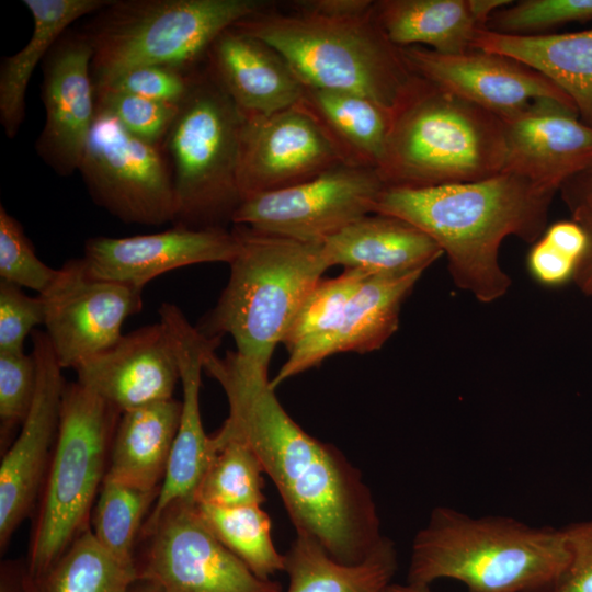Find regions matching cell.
I'll use <instances>...</instances> for the list:
<instances>
[{"label": "cell", "instance_id": "1", "mask_svg": "<svg viewBox=\"0 0 592 592\" xmlns=\"http://www.w3.org/2000/svg\"><path fill=\"white\" fill-rule=\"evenodd\" d=\"M204 371L223 387L229 415L221 426L255 453L276 487L296 535L343 563L363 561L384 539L374 496L361 471L331 444L304 431L270 387L269 371L215 351Z\"/></svg>", "mask_w": 592, "mask_h": 592}, {"label": "cell", "instance_id": "3", "mask_svg": "<svg viewBox=\"0 0 592 592\" xmlns=\"http://www.w3.org/2000/svg\"><path fill=\"white\" fill-rule=\"evenodd\" d=\"M568 562L561 528L437 505L412 540L406 583L451 579L467 592H553Z\"/></svg>", "mask_w": 592, "mask_h": 592}, {"label": "cell", "instance_id": "25", "mask_svg": "<svg viewBox=\"0 0 592 592\" xmlns=\"http://www.w3.org/2000/svg\"><path fill=\"white\" fill-rule=\"evenodd\" d=\"M473 48L517 59L549 78L592 126V29L516 36L479 30Z\"/></svg>", "mask_w": 592, "mask_h": 592}, {"label": "cell", "instance_id": "24", "mask_svg": "<svg viewBox=\"0 0 592 592\" xmlns=\"http://www.w3.org/2000/svg\"><path fill=\"white\" fill-rule=\"evenodd\" d=\"M511 0H379L375 18L397 47L423 46L444 55L473 49L490 15Z\"/></svg>", "mask_w": 592, "mask_h": 592}, {"label": "cell", "instance_id": "13", "mask_svg": "<svg viewBox=\"0 0 592 592\" xmlns=\"http://www.w3.org/2000/svg\"><path fill=\"white\" fill-rule=\"evenodd\" d=\"M143 289L91 276L82 259L67 261L39 296L46 334L65 368L105 351L122 338L124 321L143 306Z\"/></svg>", "mask_w": 592, "mask_h": 592}, {"label": "cell", "instance_id": "30", "mask_svg": "<svg viewBox=\"0 0 592 592\" xmlns=\"http://www.w3.org/2000/svg\"><path fill=\"white\" fill-rule=\"evenodd\" d=\"M284 558L286 592H387L398 569L395 543L386 536L357 563L335 560L303 535H296Z\"/></svg>", "mask_w": 592, "mask_h": 592}, {"label": "cell", "instance_id": "40", "mask_svg": "<svg viewBox=\"0 0 592 592\" xmlns=\"http://www.w3.org/2000/svg\"><path fill=\"white\" fill-rule=\"evenodd\" d=\"M198 71L169 65L137 67L95 89L118 92L181 105L190 94Z\"/></svg>", "mask_w": 592, "mask_h": 592}, {"label": "cell", "instance_id": "35", "mask_svg": "<svg viewBox=\"0 0 592 592\" xmlns=\"http://www.w3.org/2000/svg\"><path fill=\"white\" fill-rule=\"evenodd\" d=\"M210 532L258 577L271 579L284 571L285 558L274 546L272 523L261 505L220 508L196 503Z\"/></svg>", "mask_w": 592, "mask_h": 592}, {"label": "cell", "instance_id": "45", "mask_svg": "<svg viewBox=\"0 0 592 592\" xmlns=\"http://www.w3.org/2000/svg\"><path fill=\"white\" fill-rule=\"evenodd\" d=\"M551 246L573 259L577 264L587 248V235L573 219L554 223L543 236Z\"/></svg>", "mask_w": 592, "mask_h": 592}, {"label": "cell", "instance_id": "36", "mask_svg": "<svg viewBox=\"0 0 592 592\" xmlns=\"http://www.w3.org/2000/svg\"><path fill=\"white\" fill-rule=\"evenodd\" d=\"M592 20V0H521L494 11L486 30L516 36L542 35L572 22Z\"/></svg>", "mask_w": 592, "mask_h": 592}, {"label": "cell", "instance_id": "42", "mask_svg": "<svg viewBox=\"0 0 592 592\" xmlns=\"http://www.w3.org/2000/svg\"><path fill=\"white\" fill-rule=\"evenodd\" d=\"M569 562L553 592H592V520L561 527Z\"/></svg>", "mask_w": 592, "mask_h": 592}, {"label": "cell", "instance_id": "8", "mask_svg": "<svg viewBox=\"0 0 592 592\" xmlns=\"http://www.w3.org/2000/svg\"><path fill=\"white\" fill-rule=\"evenodd\" d=\"M121 414L78 380L66 383L57 437L30 536L25 563L33 579L90 526Z\"/></svg>", "mask_w": 592, "mask_h": 592}, {"label": "cell", "instance_id": "28", "mask_svg": "<svg viewBox=\"0 0 592 592\" xmlns=\"http://www.w3.org/2000/svg\"><path fill=\"white\" fill-rule=\"evenodd\" d=\"M369 275L372 274L358 269H344L339 276L321 278L316 284L282 341L288 358L270 380L273 390L286 379L330 356V348L346 306Z\"/></svg>", "mask_w": 592, "mask_h": 592}, {"label": "cell", "instance_id": "20", "mask_svg": "<svg viewBox=\"0 0 592 592\" xmlns=\"http://www.w3.org/2000/svg\"><path fill=\"white\" fill-rule=\"evenodd\" d=\"M238 239L226 228L194 229L174 225L150 235L87 240L81 258L87 272L100 280L144 289L167 272L198 263H229Z\"/></svg>", "mask_w": 592, "mask_h": 592}, {"label": "cell", "instance_id": "19", "mask_svg": "<svg viewBox=\"0 0 592 592\" xmlns=\"http://www.w3.org/2000/svg\"><path fill=\"white\" fill-rule=\"evenodd\" d=\"M160 321L169 330L178 357L182 386L181 417L159 496L147 517H156L178 501H194L201 480L216 452L214 436L202 423L200 388L206 355L215 351L220 338L204 335L173 304L163 303Z\"/></svg>", "mask_w": 592, "mask_h": 592}, {"label": "cell", "instance_id": "4", "mask_svg": "<svg viewBox=\"0 0 592 592\" xmlns=\"http://www.w3.org/2000/svg\"><path fill=\"white\" fill-rule=\"evenodd\" d=\"M232 27L273 47L306 88L352 93L396 113L418 81L374 12L332 20L269 10Z\"/></svg>", "mask_w": 592, "mask_h": 592}, {"label": "cell", "instance_id": "15", "mask_svg": "<svg viewBox=\"0 0 592 592\" xmlns=\"http://www.w3.org/2000/svg\"><path fill=\"white\" fill-rule=\"evenodd\" d=\"M343 163L335 145L300 102L270 116H244L238 173L242 201Z\"/></svg>", "mask_w": 592, "mask_h": 592}, {"label": "cell", "instance_id": "6", "mask_svg": "<svg viewBox=\"0 0 592 592\" xmlns=\"http://www.w3.org/2000/svg\"><path fill=\"white\" fill-rule=\"evenodd\" d=\"M504 161L500 117L419 77L394 115L378 173L386 186L420 189L481 181Z\"/></svg>", "mask_w": 592, "mask_h": 592}, {"label": "cell", "instance_id": "16", "mask_svg": "<svg viewBox=\"0 0 592 592\" xmlns=\"http://www.w3.org/2000/svg\"><path fill=\"white\" fill-rule=\"evenodd\" d=\"M400 50L414 75L500 118L538 99H553L576 109L570 98L545 75L502 54L473 48L444 55L423 46Z\"/></svg>", "mask_w": 592, "mask_h": 592}, {"label": "cell", "instance_id": "37", "mask_svg": "<svg viewBox=\"0 0 592 592\" xmlns=\"http://www.w3.org/2000/svg\"><path fill=\"white\" fill-rule=\"evenodd\" d=\"M95 106L114 116L137 138L162 146L181 105L111 89H95Z\"/></svg>", "mask_w": 592, "mask_h": 592}, {"label": "cell", "instance_id": "10", "mask_svg": "<svg viewBox=\"0 0 592 592\" xmlns=\"http://www.w3.org/2000/svg\"><path fill=\"white\" fill-rule=\"evenodd\" d=\"M136 554L138 578L164 592H283L258 577L205 525L194 501H178L146 520Z\"/></svg>", "mask_w": 592, "mask_h": 592}, {"label": "cell", "instance_id": "9", "mask_svg": "<svg viewBox=\"0 0 592 592\" xmlns=\"http://www.w3.org/2000/svg\"><path fill=\"white\" fill-rule=\"evenodd\" d=\"M244 116L209 72H198L162 144L177 201L174 225L225 228L242 202Z\"/></svg>", "mask_w": 592, "mask_h": 592}, {"label": "cell", "instance_id": "29", "mask_svg": "<svg viewBox=\"0 0 592 592\" xmlns=\"http://www.w3.org/2000/svg\"><path fill=\"white\" fill-rule=\"evenodd\" d=\"M300 104L318 121L346 164L379 169L394 112L356 94L306 87Z\"/></svg>", "mask_w": 592, "mask_h": 592}, {"label": "cell", "instance_id": "34", "mask_svg": "<svg viewBox=\"0 0 592 592\" xmlns=\"http://www.w3.org/2000/svg\"><path fill=\"white\" fill-rule=\"evenodd\" d=\"M159 491L104 478L91 512L90 528L118 560L135 565L141 530Z\"/></svg>", "mask_w": 592, "mask_h": 592}, {"label": "cell", "instance_id": "33", "mask_svg": "<svg viewBox=\"0 0 592 592\" xmlns=\"http://www.w3.org/2000/svg\"><path fill=\"white\" fill-rule=\"evenodd\" d=\"M213 436L216 452L197 488L195 503L220 508L262 505L264 471L255 453L242 439L223 429Z\"/></svg>", "mask_w": 592, "mask_h": 592}, {"label": "cell", "instance_id": "32", "mask_svg": "<svg viewBox=\"0 0 592 592\" xmlns=\"http://www.w3.org/2000/svg\"><path fill=\"white\" fill-rule=\"evenodd\" d=\"M137 578L136 566L125 563L111 555L89 526L42 576L32 578V590L127 592Z\"/></svg>", "mask_w": 592, "mask_h": 592}, {"label": "cell", "instance_id": "17", "mask_svg": "<svg viewBox=\"0 0 592 592\" xmlns=\"http://www.w3.org/2000/svg\"><path fill=\"white\" fill-rule=\"evenodd\" d=\"M93 50L83 31L66 32L43 61L45 124L35 148L57 174L79 170L95 119Z\"/></svg>", "mask_w": 592, "mask_h": 592}, {"label": "cell", "instance_id": "11", "mask_svg": "<svg viewBox=\"0 0 592 592\" xmlns=\"http://www.w3.org/2000/svg\"><path fill=\"white\" fill-rule=\"evenodd\" d=\"M78 171L94 202L122 221H174L175 192L162 146L132 135L111 114L96 110Z\"/></svg>", "mask_w": 592, "mask_h": 592}, {"label": "cell", "instance_id": "23", "mask_svg": "<svg viewBox=\"0 0 592 592\" xmlns=\"http://www.w3.org/2000/svg\"><path fill=\"white\" fill-rule=\"evenodd\" d=\"M321 243L329 267L342 265L372 275L424 272L443 254L418 227L378 213L360 218Z\"/></svg>", "mask_w": 592, "mask_h": 592}, {"label": "cell", "instance_id": "18", "mask_svg": "<svg viewBox=\"0 0 592 592\" xmlns=\"http://www.w3.org/2000/svg\"><path fill=\"white\" fill-rule=\"evenodd\" d=\"M501 121L505 172L557 193L592 166V126L580 119L573 106L538 99Z\"/></svg>", "mask_w": 592, "mask_h": 592}, {"label": "cell", "instance_id": "49", "mask_svg": "<svg viewBox=\"0 0 592 592\" xmlns=\"http://www.w3.org/2000/svg\"><path fill=\"white\" fill-rule=\"evenodd\" d=\"M127 592H164L163 589L153 581L137 578Z\"/></svg>", "mask_w": 592, "mask_h": 592}, {"label": "cell", "instance_id": "14", "mask_svg": "<svg viewBox=\"0 0 592 592\" xmlns=\"http://www.w3.org/2000/svg\"><path fill=\"white\" fill-rule=\"evenodd\" d=\"M37 383L32 407L0 465V549L38 502L59 425L66 382L46 332H32Z\"/></svg>", "mask_w": 592, "mask_h": 592}, {"label": "cell", "instance_id": "2", "mask_svg": "<svg viewBox=\"0 0 592 592\" xmlns=\"http://www.w3.org/2000/svg\"><path fill=\"white\" fill-rule=\"evenodd\" d=\"M555 194L503 171L468 183L386 186L374 213L401 218L425 232L446 253L456 286L491 303L511 285L499 263L502 241L515 236L536 242L546 230Z\"/></svg>", "mask_w": 592, "mask_h": 592}, {"label": "cell", "instance_id": "48", "mask_svg": "<svg viewBox=\"0 0 592 592\" xmlns=\"http://www.w3.org/2000/svg\"><path fill=\"white\" fill-rule=\"evenodd\" d=\"M0 592H33L26 563L13 560L1 563Z\"/></svg>", "mask_w": 592, "mask_h": 592}, {"label": "cell", "instance_id": "26", "mask_svg": "<svg viewBox=\"0 0 592 592\" xmlns=\"http://www.w3.org/2000/svg\"><path fill=\"white\" fill-rule=\"evenodd\" d=\"M181 417V400L156 401L122 412L105 478L160 489Z\"/></svg>", "mask_w": 592, "mask_h": 592}, {"label": "cell", "instance_id": "47", "mask_svg": "<svg viewBox=\"0 0 592 592\" xmlns=\"http://www.w3.org/2000/svg\"><path fill=\"white\" fill-rule=\"evenodd\" d=\"M559 192L569 210L592 205V166L566 181Z\"/></svg>", "mask_w": 592, "mask_h": 592}, {"label": "cell", "instance_id": "12", "mask_svg": "<svg viewBox=\"0 0 592 592\" xmlns=\"http://www.w3.org/2000/svg\"><path fill=\"white\" fill-rule=\"evenodd\" d=\"M385 187L378 170L343 163L305 182L243 200L231 223L300 241L322 242L373 214Z\"/></svg>", "mask_w": 592, "mask_h": 592}, {"label": "cell", "instance_id": "27", "mask_svg": "<svg viewBox=\"0 0 592 592\" xmlns=\"http://www.w3.org/2000/svg\"><path fill=\"white\" fill-rule=\"evenodd\" d=\"M109 0H23L33 19V31L26 45L2 58L0 65V123L8 138H14L25 117V93L39 64L83 15L95 13Z\"/></svg>", "mask_w": 592, "mask_h": 592}, {"label": "cell", "instance_id": "21", "mask_svg": "<svg viewBox=\"0 0 592 592\" xmlns=\"http://www.w3.org/2000/svg\"><path fill=\"white\" fill-rule=\"evenodd\" d=\"M75 371L79 383L121 412L173 398L180 380L174 343L161 321L123 334Z\"/></svg>", "mask_w": 592, "mask_h": 592}, {"label": "cell", "instance_id": "31", "mask_svg": "<svg viewBox=\"0 0 592 592\" xmlns=\"http://www.w3.org/2000/svg\"><path fill=\"white\" fill-rule=\"evenodd\" d=\"M422 273L369 275L346 306L330 356L379 349L397 331L401 305Z\"/></svg>", "mask_w": 592, "mask_h": 592}, {"label": "cell", "instance_id": "38", "mask_svg": "<svg viewBox=\"0 0 592 592\" xmlns=\"http://www.w3.org/2000/svg\"><path fill=\"white\" fill-rule=\"evenodd\" d=\"M58 269L46 265L35 253L22 225L0 206V280L44 293Z\"/></svg>", "mask_w": 592, "mask_h": 592}, {"label": "cell", "instance_id": "50", "mask_svg": "<svg viewBox=\"0 0 592 592\" xmlns=\"http://www.w3.org/2000/svg\"><path fill=\"white\" fill-rule=\"evenodd\" d=\"M387 592H435L431 587L412 585L408 583H391Z\"/></svg>", "mask_w": 592, "mask_h": 592}, {"label": "cell", "instance_id": "41", "mask_svg": "<svg viewBox=\"0 0 592 592\" xmlns=\"http://www.w3.org/2000/svg\"><path fill=\"white\" fill-rule=\"evenodd\" d=\"M42 297L27 296L22 287L0 280V353L24 352L26 337L44 325Z\"/></svg>", "mask_w": 592, "mask_h": 592}, {"label": "cell", "instance_id": "22", "mask_svg": "<svg viewBox=\"0 0 592 592\" xmlns=\"http://www.w3.org/2000/svg\"><path fill=\"white\" fill-rule=\"evenodd\" d=\"M207 71L246 117H264L298 104L305 86L269 44L225 30L207 52Z\"/></svg>", "mask_w": 592, "mask_h": 592}, {"label": "cell", "instance_id": "43", "mask_svg": "<svg viewBox=\"0 0 592 592\" xmlns=\"http://www.w3.org/2000/svg\"><path fill=\"white\" fill-rule=\"evenodd\" d=\"M577 262L540 237L527 254V267L544 286H560L573 277Z\"/></svg>", "mask_w": 592, "mask_h": 592}, {"label": "cell", "instance_id": "46", "mask_svg": "<svg viewBox=\"0 0 592 592\" xmlns=\"http://www.w3.org/2000/svg\"><path fill=\"white\" fill-rule=\"evenodd\" d=\"M570 212L572 219L587 235V248L576 266L572 280L584 294L592 296V205L577 207Z\"/></svg>", "mask_w": 592, "mask_h": 592}, {"label": "cell", "instance_id": "39", "mask_svg": "<svg viewBox=\"0 0 592 592\" xmlns=\"http://www.w3.org/2000/svg\"><path fill=\"white\" fill-rule=\"evenodd\" d=\"M37 383L36 362L31 353H0L1 446L22 425L32 407Z\"/></svg>", "mask_w": 592, "mask_h": 592}, {"label": "cell", "instance_id": "44", "mask_svg": "<svg viewBox=\"0 0 592 592\" xmlns=\"http://www.w3.org/2000/svg\"><path fill=\"white\" fill-rule=\"evenodd\" d=\"M294 12L332 20L365 18L374 12L373 0H296Z\"/></svg>", "mask_w": 592, "mask_h": 592}, {"label": "cell", "instance_id": "5", "mask_svg": "<svg viewBox=\"0 0 592 592\" xmlns=\"http://www.w3.org/2000/svg\"><path fill=\"white\" fill-rule=\"evenodd\" d=\"M238 250L214 309L197 328L204 335L230 334L236 354L269 371L303 303L329 267L321 242L300 241L234 225Z\"/></svg>", "mask_w": 592, "mask_h": 592}, {"label": "cell", "instance_id": "7", "mask_svg": "<svg viewBox=\"0 0 592 592\" xmlns=\"http://www.w3.org/2000/svg\"><path fill=\"white\" fill-rule=\"evenodd\" d=\"M264 0H109L82 30L102 87L149 65L195 69L225 30L269 9Z\"/></svg>", "mask_w": 592, "mask_h": 592}]
</instances>
